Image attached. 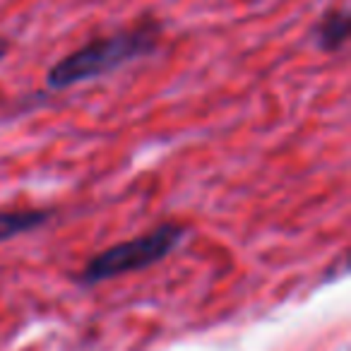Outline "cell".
I'll return each mask as SVG.
<instances>
[{
    "instance_id": "2",
    "label": "cell",
    "mask_w": 351,
    "mask_h": 351,
    "mask_svg": "<svg viewBox=\"0 0 351 351\" xmlns=\"http://www.w3.org/2000/svg\"><path fill=\"white\" fill-rule=\"evenodd\" d=\"M186 236L188 229L183 224L164 221V224L154 226L149 234L121 241V243L89 258L87 265L75 277V282L80 287H97L101 282H111L116 277H125V274L140 272L152 265H159L173 250H178Z\"/></svg>"
},
{
    "instance_id": "5",
    "label": "cell",
    "mask_w": 351,
    "mask_h": 351,
    "mask_svg": "<svg viewBox=\"0 0 351 351\" xmlns=\"http://www.w3.org/2000/svg\"><path fill=\"white\" fill-rule=\"evenodd\" d=\"M10 39L8 36H0V60H5V56L10 53Z\"/></svg>"
},
{
    "instance_id": "3",
    "label": "cell",
    "mask_w": 351,
    "mask_h": 351,
    "mask_svg": "<svg viewBox=\"0 0 351 351\" xmlns=\"http://www.w3.org/2000/svg\"><path fill=\"white\" fill-rule=\"evenodd\" d=\"M315 44L322 53H339L349 44L351 36V12L346 5L327 8L315 25Z\"/></svg>"
},
{
    "instance_id": "4",
    "label": "cell",
    "mask_w": 351,
    "mask_h": 351,
    "mask_svg": "<svg viewBox=\"0 0 351 351\" xmlns=\"http://www.w3.org/2000/svg\"><path fill=\"white\" fill-rule=\"evenodd\" d=\"M53 210H0V243H8V241H15L20 236L41 229L53 219Z\"/></svg>"
},
{
    "instance_id": "1",
    "label": "cell",
    "mask_w": 351,
    "mask_h": 351,
    "mask_svg": "<svg viewBox=\"0 0 351 351\" xmlns=\"http://www.w3.org/2000/svg\"><path fill=\"white\" fill-rule=\"evenodd\" d=\"M164 25L156 17H142L135 25L123 27L108 36H99L73 53L56 60L46 73L49 92H68L77 84L106 77L125 65L152 56L159 49Z\"/></svg>"
}]
</instances>
